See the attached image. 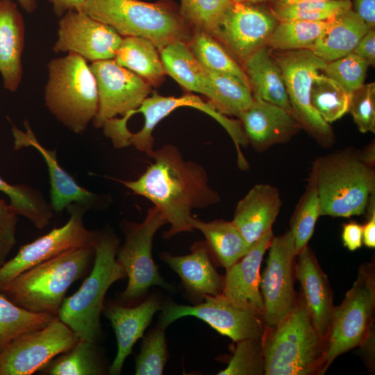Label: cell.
<instances>
[{"label": "cell", "instance_id": "38", "mask_svg": "<svg viewBox=\"0 0 375 375\" xmlns=\"http://www.w3.org/2000/svg\"><path fill=\"white\" fill-rule=\"evenodd\" d=\"M326 22L303 20L278 22L267 47L279 51L310 49L325 28Z\"/></svg>", "mask_w": 375, "mask_h": 375}, {"label": "cell", "instance_id": "47", "mask_svg": "<svg viewBox=\"0 0 375 375\" xmlns=\"http://www.w3.org/2000/svg\"><path fill=\"white\" fill-rule=\"evenodd\" d=\"M353 53L365 60L369 65L375 63V31L370 28L362 37Z\"/></svg>", "mask_w": 375, "mask_h": 375}, {"label": "cell", "instance_id": "16", "mask_svg": "<svg viewBox=\"0 0 375 375\" xmlns=\"http://www.w3.org/2000/svg\"><path fill=\"white\" fill-rule=\"evenodd\" d=\"M181 107H191L201 110L216 120L229 134L235 144L238 159L244 158L240 147H247L248 141L240 121L232 119L219 112L210 102H206L193 94H186L179 97H165L153 92L147 97L130 117L140 112L144 118L142 128L136 133L130 131L126 138V147L133 145L147 155L154 149V138L152 133L157 124L174 110Z\"/></svg>", "mask_w": 375, "mask_h": 375}, {"label": "cell", "instance_id": "9", "mask_svg": "<svg viewBox=\"0 0 375 375\" xmlns=\"http://www.w3.org/2000/svg\"><path fill=\"white\" fill-rule=\"evenodd\" d=\"M98 90V108L92 121L108 138L128 129L131 114L149 97L151 85L144 79L118 65L113 59L91 62Z\"/></svg>", "mask_w": 375, "mask_h": 375}, {"label": "cell", "instance_id": "52", "mask_svg": "<svg viewBox=\"0 0 375 375\" xmlns=\"http://www.w3.org/2000/svg\"><path fill=\"white\" fill-rule=\"evenodd\" d=\"M361 159L367 164L374 166V145L371 144L367 149L359 152Z\"/></svg>", "mask_w": 375, "mask_h": 375}, {"label": "cell", "instance_id": "14", "mask_svg": "<svg viewBox=\"0 0 375 375\" xmlns=\"http://www.w3.org/2000/svg\"><path fill=\"white\" fill-rule=\"evenodd\" d=\"M80 338L57 317L24 333L0 351V375H31L70 349Z\"/></svg>", "mask_w": 375, "mask_h": 375}, {"label": "cell", "instance_id": "54", "mask_svg": "<svg viewBox=\"0 0 375 375\" xmlns=\"http://www.w3.org/2000/svg\"><path fill=\"white\" fill-rule=\"evenodd\" d=\"M17 3L27 13H32L38 6L36 0H17Z\"/></svg>", "mask_w": 375, "mask_h": 375}, {"label": "cell", "instance_id": "18", "mask_svg": "<svg viewBox=\"0 0 375 375\" xmlns=\"http://www.w3.org/2000/svg\"><path fill=\"white\" fill-rule=\"evenodd\" d=\"M278 22L271 11L233 1L219 22L215 38L244 63L267 46Z\"/></svg>", "mask_w": 375, "mask_h": 375}, {"label": "cell", "instance_id": "17", "mask_svg": "<svg viewBox=\"0 0 375 375\" xmlns=\"http://www.w3.org/2000/svg\"><path fill=\"white\" fill-rule=\"evenodd\" d=\"M58 22L55 53H73L91 62L113 59L123 37L83 11L67 12Z\"/></svg>", "mask_w": 375, "mask_h": 375}, {"label": "cell", "instance_id": "56", "mask_svg": "<svg viewBox=\"0 0 375 375\" xmlns=\"http://www.w3.org/2000/svg\"><path fill=\"white\" fill-rule=\"evenodd\" d=\"M234 2L247 3V4H257L260 3H263L270 0H232Z\"/></svg>", "mask_w": 375, "mask_h": 375}, {"label": "cell", "instance_id": "27", "mask_svg": "<svg viewBox=\"0 0 375 375\" xmlns=\"http://www.w3.org/2000/svg\"><path fill=\"white\" fill-rule=\"evenodd\" d=\"M369 29L351 8L327 20L309 50L326 62L333 61L352 53Z\"/></svg>", "mask_w": 375, "mask_h": 375}, {"label": "cell", "instance_id": "50", "mask_svg": "<svg viewBox=\"0 0 375 375\" xmlns=\"http://www.w3.org/2000/svg\"><path fill=\"white\" fill-rule=\"evenodd\" d=\"M86 0H48L51 4L54 13L62 17L67 12L82 11Z\"/></svg>", "mask_w": 375, "mask_h": 375}, {"label": "cell", "instance_id": "28", "mask_svg": "<svg viewBox=\"0 0 375 375\" xmlns=\"http://www.w3.org/2000/svg\"><path fill=\"white\" fill-rule=\"evenodd\" d=\"M244 65L253 95L291 112L281 69L267 46L251 54Z\"/></svg>", "mask_w": 375, "mask_h": 375}, {"label": "cell", "instance_id": "30", "mask_svg": "<svg viewBox=\"0 0 375 375\" xmlns=\"http://www.w3.org/2000/svg\"><path fill=\"white\" fill-rule=\"evenodd\" d=\"M189 224L192 229L202 233L210 253L226 269L240 260L250 249L231 221L215 219L205 222L192 216Z\"/></svg>", "mask_w": 375, "mask_h": 375}, {"label": "cell", "instance_id": "39", "mask_svg": "<svg viewBox=\"0 0 375 375\" xmlns=\"http://www.w3.org/2000/svg\"><path fill=\"white\" fill-rule=\"evenodd\" d=\"M352 8L350 0L301 1L272 5L270 11L278 22L303 20L327 21Z\"/></svg>", "mask_w": 375, "mask_h": 375}, {"label": "cell", "instance_id": "34", "mask_svg": "<svg viewBox=\"0 0 375 375\" xmlns=\"http://www.w3.org/2000/svg\"><path fill=\"white\" fill-rule=\"evenodd\" d=\"M187 44L203 67L234 75L249 83L244 69L215 37L203 31H193Z\"/></svg>", "mask_w": 375, "mask_h": 375}, {"label": "cell", "instance_id": "21", "mask_svg": "<svg viewBox=\"0 0 375 375\" xmlns=\"http://www.w3.org/2000/svg\"><path fill=\"white\" fill-rule=\"evenodd\" d=\"M161 309L156 295L150 296L133 307L114 301L104 304L103 313L110 322L117 344L116 356L108 368L110 374H121L125 360L132 353L135 343L143 337L153 316Z\"/></svg>", "mask_w": 375, "mask_h": 375}, {"label": "cell", "instance_id": "6", "mask_svg": "<svg viewBox=\"0 0 375 375\" xmlns=\"http://www.w3.org/2000/svg\"><path fill=\"white\" fill-rule=\"evenodd\" d=\"M94 259V246L67 251L26 270L1 293L27 310L57 316L67 291Z\"/></svg>", "mask_w": 375, "mask_h": 375}, {"label": "cell", "instance_id": "37", "mask_svg": "<svg viewBox=\"0 0 375 375\" xmlns=\"http://www.w3.org/2000/svg\"><path fill=\"white\" fill-rule=\"evenodd\" d=\"M350 94L338 82L325 74H315L310 88V102L319 115L328 124L348 112Z\"/></svg>", "mask_w": 375, "mask_h": 375}, {"label": "cell", "instance_id": "24", "mask_svg": "<svg viewBox=\"0 0 375 375\" xmlns=\"http://www.w3.org/2000/svg\"><path fill=\"white\" fill-rule=\"evenodd\" d=\"M278 190L269 184H257L238 203L231 221L251 247L270 231L279 213Z\"/></svg>", "mask_w": 375, "mask_h": 375}, {"label": "cell", "instance_id": "42", "mask_svg": "<svg viewBox=\"0 0 375 375\" xmlns=\"http://www.w3.org/2000/svg\"><path fill=\"white\" fill-rule=\"evenodd\" d=\"M165 328L159 326L147 334L135 359V374L161 375L167 359Z\"/></svg>", "mask_w": 375, "mask_h": 375}, {"label": "cell", "instance_id": "15", "mask_svg": "<svg viewBox=\"0 0 375 375\" xmlns=\"http://www.w3.org/2000/svg\"><path fill=\"white\" fill-rule=\"evenodd\" d=\"M266 266L260 274V290L266 328L277 326L292 310L297 296L294 288L297 252L290 230L272 238Z\"/></svg>", "mask_w": 375, "mask_h": 375}, {"label": "cell", "instance_id": "22", "mask_svg": "<svg viewBox=\"0 0 375 375\" xmlns=\"http://www.w3.org/2000/svg\"><path fill=\"white\" fill-rule=\"evenodd\" d=\"M294 276L311 319L326 340L334 308L333 292L326 274L308 245L296 256Z\"/></svg>", "mask_w": 375, "mask_h": 375}, {"label": "cell", "instance_id": "33", "mask_svg": "<svg viewBox=\"0 0 375 375\" xmlns=\"http://www.w3.org/2000/svg\"><path fill=\"white\" fill-rule=\"evenodd\" d=\"M205 70L211 85L210 103L222 114L238 118L253 99L249 84L230 74Z\"/></svg>", "mask_w": 375, "mask_h": 375}, {"label": "cell", "instance_id": "5", "mask_svg": "<svg viewBox=\"0 0 375 375\" xmlns=\"http://www.w3.org/2000/svg\"><path fill=\"white\" fill-rule=\"evenodd\" d=\"M82 11L122 37L149 40L158 51L174 42L187 43L192 33L179 8L167 1L86 0Z\"/></svg>", "mask_w": 375, "mask_h": 375}, {"label": "cell", "instance_id": "10", "mask_svg": "<svg viewBox=\"0 0 375 375\" xmlns=\"http://www.w3.org/2000/svg\"><path fill=\"white\" fill-rule=\"evenodd\" d=\"M166 224L167 220L154 206L147 210L140 223L126 219L121 222L124 241L117 249L116 259L125 271L128 284L119 295V303L135 302L153 285L172 290L160 275L151 253L154 235Z\"/></svg>", "mask_w": 375, "mask_h": 375}, {"label": "cell", "instance_id": "55", "mask_svg": "<svg viewBox=\"0 0 375 375\" xmlns=\"http://www.w3.org/2000/svg\"><path fill=\"white\" fill-rule=\"evenodd\" d=\"M301 1H330V0H270L272 5L284 4Z\"/></svg>", "mask_w": 375, "mask_h": 375}, {"label": "cell", "instance_id": "53", "mask_svg": "<svg viewBox=\"0 0 375 375\" xmlns=\"http://www.w3.org/2000/svg\"><path fill=\"white\" fill-rule=\"evenodd\" d=\"M15 244L0 241V267L6 261L7 257Z\"/></svg>", "mask_w": 375, "mask_h": 375}, {"label": "cell", "instance_id": "11", "mask_svg": "<svg viewBox=\"0 0 375 375\" xmlns=\"http://www.w3.org/2000/svg\"><path fill=\"white\" fill-rule=\"evenodd\" d=\"M272 56L283 75L291 113L301 129L322 146L333 145L335 136L330 124L319 115L310 102L312 78L325 69L327 62L309 49L277 51Z\"/></svg>", "mask_w": 375, "mask_h": 375}, {"label": "cell", "instance_id": "13", "mask_svg": "<svg viewBox=\"0 0 375 375\" xmlns=\"http://www.w3.org/2000/svg\"><path fill=\"white\" fill-rule=\"evenodd\" d=\"M203 298L204 302L195 306L169 303L162 309L159 326L166 328L179 318L192 316L235 342L262 338L266 326L260 313L230 300L222 294Z\"/></svg>", "mask_w": 375, "mask_h": 375}, {"label": "cell", "instance_id": "23", "mask_svg": "<svg viewBox=\"0 0 375 375\" xmlns=\"http://www.w3.org/2000/svg\"><path fill=\"white\" fill-rule=\"evenodd\" d=\"M270 231L254 243L248 252L226 269L222 294L262 316L263 302L260 290V267L273 238Z\"/></svg>", "mask_w": 375, "mask_h": 375}, {"label": "cell", "instance_id": "35", "mask_svg": "<svg viewBox=\"0 0 375 375\" xmlns=\"http://www.w3.org/2000/svg\"><path fill=\"white\" fill-rule=\"evenodd\" d=\"M56 317L22 308L0 292V351L17 337L43 328Z\"/></svg>", "mask_w": 375, "mask_h": 375}, {"label": "cell", "instance_id": "12", "mask_svg": "<svg viewBox=\"0 0 375 375\" xmlns=\"http://www.w3.org/2000/svg\"><path fill=\"white\" fill-rule=\"evenodd\" d=\"M67 223L20 247L17 254L0 267V292L4 291L20 274L67 251L93 247L99 231L88 229L83 222L87 209L76 203L67 208Z\"/></svg>", "mask_w": 375, "mask_h": 375}, {"label": "cell", "instance_id": "49", "mask_svg": "<svg viewBox=\"0 0 375 375\" xmlns=\"http://www.w3.org/2000/svg\"><path fill=\"white\" fill-rule=\"evenodd\" d=\"M370 28L375 26V0H355L352 9Z\"/></svg>", "mask_w": 375, "mask_h": 375}, {"label": "cell", "instance_id": "51", "mask_svg": "<svg viewBox=\"0 0 375 375\" xmlns=\"http://www.w3.org/2000/svg\"><path fill=\"white\" fill-rule=\"evenodd\" d=\"M362 243L369 248L375 247V214L367 217L362 225Z\"/></svg>", "mask_w": 375, "mask_h": 375}, {"label": "cell", "instance_id": "8", "mask_svg": "<svg viewBox=\"0 0 375 375\" xmlns=\"http://www.w3.org/2000/svg\"><path fill=\"white\" fill-rule=\"evenodd\" d=\"M375 307V281L371 264L362 266L342 303L334 306L326 338L321 374L339 356L362 347L372 338Z\"/></svg>", "mask_w": 375, "mask_h": 375}, {"label": "cell", "instance_id": "45", "mask_svg": "<svg viewBox=\"0 0 375 375\" xmlns=\"http://www.w3.org/2000/svg\"><path fill=\"white\" fill-rule=\"evenodd\" d=\"M358 130L375 132V83L363 84L350 93L349 110Z\"/></svg>", "mask_w": 375, "mask_h": 375}, {"label": "cell", "instance_id": "2", "mask_svg": "<svg viewBox=\"0 0 375 375\" xmlns=\"http://www.w3.org/2000/svg\"><path fill=\"white\" fill-rule=\"evenodd\" d=\"M357 151L344 149L317 158L309 178L315 185L321 215L350 217L365 212L375 193V172Z\"/></svg>", "mask_w": 375, "mask_h": 375}, {"label": "cell", "instance_id": "1", "mask_svg": "<svg viewBox=\"0 0 375 375\" xmlns=\"http://www.w3.org/2000/svg\"><path fill=\"white\" fill-rule=\"evenodd\" d=\"M153 160L136 180H118L135 194L153 203L169 224L165 238L192 232L189 224L194 209H203L221 201L209 184L205 168L186 160L174 144H165L147 154Z\"/></svg>", "mask_w": 375, "mask_h": 375}, {"label": "cell", "instance_id": "36", "mask_svg": "<svg viewBox=\"0 0 375 375\" xmlns=\"http://www.w3.org/2000/svg\"><path fill=\"white\" fill-rule=\"evenodd\" d=\"M0 191L8 197L17 215L27 218L38 229L49 225L54 211L40 192L24 184L10 185L1 176Z\"/></svg>", "mask_w": 375, "mask_h": 375}, {"label": "cell", "instance_id": "44", "mask_svg": "<svg viewBox=\"0 0 375 375\" xmlns=\"http://www.w3.org/2000/svg\"><path fill=\"white\" fill-rule=\"evenodd\" d=\"M369 65L353 52L326 63L324 74L338 82L349 94L365 84Z\"/></svg>", "mask_w": 375, "mask_h": 375}, {"label": "cell", "instance_id": "43", "mask_svg": "<svg viewBox=\"0 0 375 375\" xmlns=\"http://www.w3.org/2000/svg\"><path fill=\"white\" fill-rule=\"evenodd\" d=\"M217 374H265L262 338H251L238 342L228 365Z\"/></svg>", "mask_w": 375, "mask_h": 375}, {"label": "cell", "instance_id": "48", "mask_svg": "<svg viewBox=\"0 0 375 375\" xmlns=\"http://www.w3.org/2000/svg\"><path fill=\"white\" fill-rule=\"evenodd\" d=\"M342 240L344 247L350 251H355L362 245V225L350 222L343 225Z\"/></svg>", "mask_w": 375, "mask_h": 375}, {"label": "cell", "instance_id": "25", "mask_svg": "<svg viewBox=\"0 0 375 375\" xmlns=\"http://www.w3.org/2000/svg\"><path fill=\"white\" fill-rule=\"evenodd\" d=\"M24 41L25 23L17 3L0 0V74L4 88L12 92L22 79Z\"/></svg>", "mask_w": 375, "mask_h": 375}, {"label": "cell", "instance_id": "31", "mask_svg": "<svg viewBox=\"0 0 375 375\" xmlns=\"http://www.w3.org/2000/svg\"><path fill=\"white\" fill-rule=\"evenodd\" d=\"M113 60L144 79L151 86H158L164 80L165 72L159 51L147 38L123 37Z\"/></svg>", "mask_w": 375, "mask_h": 375}, {"label": "cell", "instance_id": "20", "mask_svg": "<svg viewBox=\"0 0 375 375\" xmlns=\"http://www.w3.org/2000/svg\"><path fill=\"white\" fill-rule=\"evenodd\" d=\"M238 117L248 144L257 151L288 142L301 127L291 112L253 95Z\"/></svg>", "mask_w": 375, "mask_h": 375}, {"label": "cell", "instance_id": "29", "mask_svg": "<svg viewBox=\"0 0 375 375\" xmlns=\"http://www.w3.org/2000/svg\"><path fill=\"white\" fill-rule=\"evenodd\" d=\"M165 72L190 92L209 98L211 85L205 68L194 57L186 42H174L159 50Z\"/></svg>", "mask_w": 375, "mask_h": 375}, {"label": "cell", "instance_id": "40", "mask_svg": "<svg viewBox=\"0 0 375 375\" xmlns=\"http://www.w3.org/2000/svg\"><path fill=\"white\" fill-rule=\"evenodd\" d=\"M320 200L313 181L309 178L290 222L297 255L308 245L314 233L317 221L321 216Z\"/></svg>", "mask_w": 375, "mask_h": 375}, {"label": "cell", "instance_id": "7", "mask_svg": "<svg viewBox=\"0 0 375 375\" xmlns=\"http://www.w3.org/2000/svg\"><path fill=\"white\" fill-rule=\"evenodd\" d=\"M44 101L49 112L68 129L83 133L98 108L96 79L87 60L68 53L48 64Z\"/></svg>", "mask_w": 375, "mask_h": 375}, {"label": "cell", "instance_id": "46", "mask_svg": "<svg viewBox=\"0 0 375 375\" xmlns=\"http://www.w3.org/2000/svg\"><path fill=\"white\" fill-rule=\"evenodd\" d=\"M17 216L11 205L0 199V241L15 244Z\"/></svg>", "mask_w": 375, "mask_h": 375}, {"label": "cell", "instance_id": "41", "mask_svg": "<svg viewBox=\"0 0 375 375\" xmlns=\"http://www.w3.org/2000/svg\"><path fill=\"white\" fill-rule=\"evenodd\" d=\"M232 0H181L180 13L193 31L215 38L219 22L233 3Z\"/></svg>", "mask_w": 375, "mask_h": 375}, {"label": "cell", "instance_id": "32", "mask_svg": "<svg viewBox=\"0 0 375 375\" xmlns=\"http://www.w3.org/2000/svg\"><path fill=\"white\" fill-rule=\"evenodd\" d=\"M38 372L44 375H102L107 371L97 342L79 339Z\"/></svg>", "mask_w": 375, "mask_h": 375}, {"label": "cell", "instance_id": "4", "mask_svg": "<svg viewBox=\"0 0 375 375\" xmlns=\"http://www.w3.org/2000/svg\"><path fill=\"white\" fill-rule=\"evenodd\" d=\"M119 239L110 228L99 231L92 269L78 290L64 299L57 317L80 339L97 342L100 317L110 287L126 277L116 259Z\"/></svg>", "mask_w": 375, "mask_h": 375}, {"label": "cell", "instance_id": "3", "mask_svg": "<svg viewBox=\"0 0 375 375\" xmlns=\"http://www.w3.org/2000/svg\"><path fill=\"white\" fill-rule=\"evenodd\" d=\"M265 375L321 374L326 340L315 326L301 294L289 314L262 338Z\"/></svg>", "mask_w": 375, "mask_h": 375}, {"label": "cell", "instance_id": "26", "mask_svg": "<svg viewBox=\"0 0 375 375\" xmlns=\"http://www.w3.org/2000/svg\"><path fill=\"white\" fill-rule=\"evenodd\" d=\"M206 242L199 241L188 255L164 252L160 257L179 276L190 292L204 297L221 294L223 289V277L215 269Z\"/></svg>", "mask_w": 375, "mask_h": 375}, {"label": "cell", "instance_id": "19", "mask_svg": "<svg viewBox=\"0 0 375 375\" xmlns=\"http://www.w3.org/2000/svg\"><path fill=\"white\" fill-rule=\"evenodd\" d=\"M24 128L23 131L12 124L14 149L31 147L44 158L49 176L51 206L54 212H61L74 203L83 206L87 210H101L109 205L107 196L90 192L77 183L59 165L56 151L48 149L39 142L26 120Z\"/></svg>", "mask_w": 375, "mask_h": 375}]
</instances>
